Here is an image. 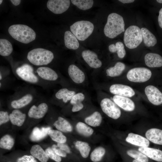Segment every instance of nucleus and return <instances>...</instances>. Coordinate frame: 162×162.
<instances>
[{"label":"nucleus","instance_id":"1","mask_svg":"<svg viewBox=\"0 0 162 162\" xmlns=\"http://www.w3.org/2000/svg\"><path fill=\"white\" fill-rule=\"evenodd\" d=\"M124 22L123 17L113 13L108 16L104 32L105 36L111 38H114L124 31Z\"/></svg>","mask_w":162,"mask_h":162},{"label":"nucleus","instance_id":"2","mask_svg":"<svg viewBox=\"0 0 162 162\" xmlns=\"http://www.w3.org/2000/svg\"><path fill=\"white\" fill-rule=\"evenodd\" d=\"M8 31L15 40L26 44L34 40L36 37L35 32L31 28L24 25H12L9 28Z\"/></svg>","mask_w":162,"mask_h":162},{"label":"nucleus","instance_id":"3","mask_svg":"<svg viewBox=\"0 0 162 162\" xmlns=\"http://www.w3.org/2000/svg\"><path fill=\"white\" fill-rule=\"evenodd\" d=\"M54 57L51 51L41 48L33 49L28 52L27 56L30 62L36 66L48 64L52 61Z\"/></svg>","mask_w":162,"mask_h":162},{"label":"nucleus","instance_id":"4","mask_svg":"<svg viewBox=\"0 0 162 162\" xmlns=\"http://www.w3.org/2000/svg\"><path fill=\"white\" fill-rule=\"evenodd\" d=\"M70 29L71 32L78 40L83 41L92 33L94 26L89 21L81 20L74 23L70 26Z\"/></svg>","mask_w":162,"mask_h":162},{"label":"nucleus","instance_id":"5","mask_svg":"<svg viewBox=\"0 0 162 162\" xmlns=\"http://www.w3.org/2000/svg\"><path fill=\"white\" fill-rule=\"evenodd\" d=\"M143 40L141 29L138 26L132 25L125 31L124 41L125 46L130 49L136 48Z\"/></svg>","mask_w":162,"mask_h":162},{"label":"nucleus","instance_id":"6","mask_svg":"<svg viewBox=\"0 0 162 162\" xmlns=\"http://www.w3.org/2000/svg\"><path fill=\"white\" fill-rule=\"evenodd\" d=\"M151 76V71L148 69L144 67H138L130 70L127 74V77L131 82H143L148 80Z\"/></svg>","mask_w":162,"mask_h":162},{"label":"nucleus","instance_id":"7","mask_svg":"<svg viewBox=\"0 0 162 162\" xmlns=\"http://www.w3.org/2000/svg\"><path fill=\"white\" fill-rule=\"evenodd\" d=\"M102 110L109 117L114 119H117L121 115L120 109L116 104L108 98L103 99L100 103Z\"/></svg>","mask_w":162,"mask_h":162},{"label":"nucleus","instance_id":"8","mask_svg":"<svg viewBox=\"0 0 162 162\" xmlns=\"http://www.w3.org/2000/svg\"><path fill=\"white\" fill-rule=\"evenodd\" d=\"M16 72L17 75L24 81L31 83H36L38 81V79L34 73L33 67L29 64H25L18 67Z\"/></svg>","mask_w":162,"mask_h":162},{"label":"nucleus","instance_id":"9","mask_svg":"<svg viewBox=\"0 0 162 162\" xmlns=\"http://www.w3.org/2000/svg\"><path fill=\"white\" fill-rule=\"evenodd\" d=\"M70 4L69 0H49L47 3V7L53 13L59 14L66 11Z\"/></svg>","mask_w":162,"mask_h":162},{"label":"nucleus","instance_id":"10","mask_svg":"<svg viewBox=\"0 0 162 162\" xmlns=\"http://www.w3.org/2000/svg\"><path fill=\"white\" fill-rule=\"evenodd\" d=\"M145 93L149 101L155 105L162 104V93L156 87L152 85L146 86Z\"/></svg>","mask_w":162,"mask_h":162},{"label":"nucleus","instance_id":"11","mask_svg":"<svg viewBox=\"0 0 162 162\" xmlns=\"http://www.w3.org/2000/svg\"><path fill=\"white\" fill-rule=\"evenodd\" d=\"M110 91L112 94L126 97H131L135 94V92L132 88L121 84L112 85L110 88Z\"/></svg>","mask_w":162,"mask_h":162},{"label":"nucleus","instance_id":"12","mask_svg":"<svg viewBox=\"0 0 162 162\" xmlns=\"http://www.w3.org/2000/svg\"><path fill=\"white\" fill-rule=\"evenodd\" d=\"M82 56L86 62L91 67L97 68L102 65L101 62L98 59L97 54L94 52L89 50L83 51Z\"/></svg>","mask_w":162,"mask_h":162},{"label":"nucleus","instance_id":"13","mask_svg":"<svg viewBox=\"0 0 162 162\" xmlns=\"http://www.w3.org/2000/svg\"><path fill=\"white\" fill-rule=\"evenodd\" d=\"M113 99L116 104L125 111H132L135 109L134 102L128 98L115 95L113 97Z\"/></svg>","mask_w":162,"mask_h":162},{"label":"nucleus","instance_id":"14","mask_svg":"<svg viewBox=\"0 0 162 162\" xmlns=\"http://www.w3.org/2000/svg\"><path fill=\"white\" fill-rule=\"evenodd\" d=\"M48 106L45 103L39 104L38 106L33 105L29 110L28 115L31 118L39 119L43 118L47 111Z\"/></svg>","mask_w":162,"mask_h":162},{"label":"nucleus","instance_id":"15","mask_svg":"<svg viewBox=\"0 0 162 162\" xmlns=\"http://www.w3.org/2000/svg\"><path fill=\"white\" fill-rule=\"evenodd\" d=\"M138 151L149 158L158 162H162V151L148 147H140Z\"/></svg>","mask_w":162,"mask_h":162},{"label":"nucleus","instance_id":"16","mask_svg":"<svg viewBox=\"0 0 162 162\" xmlns=\"http://www.w3.org/2000/svg\"><path fill=\"white\" fill-rule=\"evenodd\" d=\"M68 72L70 77L74 82L80 84L84 81L85 79L84 73L76 65L73 64L70 65Z\"/></svg>","mask_w":162,"mask_h":162},{"label":"nucleus","instance_id":"17","mask_svg":"<svg viewBox=\"0 0 162 162\" xmlns=\"http://www.w3.org/2000/svg\"><path fill=\"white\" fill-rule=\"evenodd\" d=\"M125 140L129 143L140 147H148L149 145V142L147 138L133 133H129Z\"/></svg>","mask_w":162,"mask_h":162},{"label":"nucleus","instance_id":"18","mask_svg":"<svg viewBox=\"0 0 162 162\" xmlns=\"http://www.w3.org/2000/svg\"><path fill=\"white\" fill-rule=\"evenodd\" d=\"M37 72L42 79L48 81H55L58 78L57 73L52 69L47 67H40L37 68Z\"/></svg>","mask_w":162,"mask_h":162},{"label":"nucleus","instance_id":"19","mask_svg":"<svg viewBox=\"0 0 162 162\" xmlns=\"http://www.w3.org/2000/svg\"><path fill=\"white\" fill-rule=\"evenodd\" d=\"M146 65L151 68L160 67L162 66V57L160 55L153 53H148L145 56Z\"/></svg>","mask_w":162,"mask_h":162},{"label":"nucleus","instance_id":"20","mask_svg":"<svg viewBox=\"0 0 162 162\" xmlns=\"http://www.w3.org/2000/svg\"><path fill=\"white\" fill-rule=\"evenodd\" d=\"M146 138L153 143L162 145V130L156 128L148 130L146 133Z\"/></svg>","mask_w":162,"mask_h":162},{"label":"nucleus","instance_id":"21","mask_svg":"<svg viewBox=\"0 0 162 162\" xmlns=\"http://www.w3.org/2000/svg\"><path fill=\"white\" fill-rule=\"evenodd\" d=\"M64 40L66 47L69 49L76 50L79 46V44L75 36L69 31H66L64 34Z\"/></svg>","mask_w":162,"mask_h":162},{"label":"nucleus","instance_id":"22","mask_svg":"<svg viewBox=\"0 0 162 162\" xmlns=\"http://www.w3.org/2000/svg\"><path fill=\"white\" fill-rule=\"evenodd\" d=\"M50 129L51 128L50 127H43L40 128L35 127L33 129L30 135V139L33 141L40 140L48 135V132Z\"/></svg>","mask_w":162,"mask_h":162},{"label":"nucleus","instance_id":"23","mask_svg":"<svg viewBox=\"0 0 162 162\" xmlns=\"http://www.w3.org/2000/svg\"><path fill=\"white\" fill-rule=\"evenodd\" d=\"M30 152L32 156L41 162H47L48 160L49 157L45 151L39 145L32 146Z\"/></svg>","mask_w":162,"mask_h":162},{"label":"nucleus","instance_id":"24","mask_svg":"<svg viewBox=\"0 0 162 162\" xmlns=\"http://www.w3.org/2000/svg\"><path fill=\"white\" fill-rule=\"evenodd\" d=\"M140 29L143 42L146 46L147 47L154 46L157 43L155 36L146 28H142Z\"/></svg>","mask_w":162,"mask_h":162},{"label":"nucleus","instance_id":"25","mask_svg":"<svg viewBox=\"0 0 162 162\" xmlns=\"http://www.w3.org/2000/svg\"><path fill=\"white\" fill-rule=\"evenodd\" d=\"M9 116L11 122L13 124L21 126L25 121L26 115L19 110L15 109L10 114Z\"/></svg>","mask_w":162,"mask_h":162},{"label":"nucleus","instance_id":"26","mask_svg":"<svg viewBox=\"0 0 162 162\" xmlns=\"http://www.w3.org/2000/svg\"><path fill=\"white\" fill-rule=\"evenodd\" d=\"M33 98V96L32 94H27L20 99L13 100L11 103V106L15 109L20 108L29 104Z\"/></svg>","mask_w":162,"mask_h":162},{"label":"nucleus","instance_id":"27","mask_svg":"<svg viewBox=\"0 0 162 162\" xmlns=\"http://www.w3.org/2000/svg\"><path fill=\"white\" fill-rule=\"evenodd\" d=\"M53 125L57 129L64 132H71L73 130L72 127L70 123L61 117L58 118Z\"/></svg>","mask_w":162,"mask_h":162},{"label":"nucleus","instance_id":"28","mask_svg":"<svg viewBox=\"0 0 162 162\" xmlns=\"http://www.w3.org/2000/svg\"><path fill=\"white\" fill-rule=\"evenodd\" d=\"M124 64L121 62H117L113 67H111L106 70L107 75L110 76L114 77L121 75L125 69Z\"/></svg>","mask_w":162,"mask_h":162},{"label":"nucleus","instance_id":"29","mask_svg":"<svg viewBox=\"0 0 162 162\" xmlns=\"http://www.w3.org/2000/svg\"><path fill=\"white\" fill-rule=\"evenodd\" d=\"M102 121L101 115L98 111L94 112L92 115L87 117L85 119V121L87 124L93 127L100 126Z\"/></svg>","mask_w":162,"mask_h":162},{"label":"nucleus","instance_id":"30","mask_svg":"<svg viewBox=\"0 0 162 162\" xmlns=\"http://www.w3.org/2000/svg\"><path fill=\"white\" fill-rule=\"evenodd\" d=\"M13 50L12 46L8 40L4 39H0V55L2 56L10 55Z\"/></svg>","mask_w":162,"mask_h":162},{"label":"nucleus","instance_id":"31","mask_svg":"<svg viewBox=\"0 0 162 162\" xmlns=\"http://www.w3.org/2000/svg\"><path fill=\"white\" fill-rule=\"evenodd\" d=\"M75 94V92L74 91L69 90L66 88H63L56 93L55 96L58 99H62L63 101L66 103L71 100Z\"/></svg>","mask_w":162,"mask_h":162},{"label":"nucleus","instance_id":"32","mask_svg":"<svg viewBox=\"0 0 162 162\" xmlns=\"http://www.w3.org/2000/svg\"><path fill=\"white\" fill-rule=\"evenodd\" d=\"M77 132L81 135L86 137L92 135L93 133V129L86 124L82 122H79L76 125Z\"/></svg>","mask_w":162,"mask_h":162},{"label":"nucleus","instance_id":"33","mask_svg":"<svg viewBox=\"0 0 162 162\" xmlns=\"http://www.w3.org/2000/svg\"><path fill=\"white\" fill-rule=\"evenodd\" d=\"M75 146L83 158H86L88 156L91 150V147L88 143L85 142L78 141L76 142Z\"/></svg>","mask_w":162,"mask_h":162},{"label":"nucleus","instance_id":"34","mask_svg":"<svg viewBox=\"0 0 162 162\" xmlns=\"http://www.w3.org/2000/svg\"><path fill=\"white\" fill-rule=\"evenodd\" d=\"M109 49L111 52H117L118 57L120 58H123L126 54L124 45L121 42H116L115 45L114 44L110 45Z\"/></svg>","mask_w":162,"mask_h":162},{"label":"nucleus","instance_id":"35","mask_svg":"<svg viewBox=\"0 0 162 162\" xmlns=\"http://www.w3.org/2000/svg\"><path fill=\"white\" fill-rule=\"evenodd\" d=\"M48 134L52 140L57 143H64L67 141L66 137L58 130L50 129L49 131Z\"/></svg>","mask_w":162,"mask_h":162},{"label":"nucleus","instance_id":"36","mask_svg":"<svg viewBox=\"0 0 162 162\" xmlns=\"http://www.w3.org/2000/svg\"><path fill=\"white\" fill-rule=\"evenodd\" d=\"M127 154L130 157L142 162H149V158L146 155L136 150L131 149L128 150Z\"/></svg>","mask_w":162,"mask_h":162},{"label":"nucleus","instance_id":"37","mask_svg":"<svg viewBox=\"0 0 162 162\" xmlns=\"http://www.w3.org/2000/svg\"><path fill=\"white\" fill-rule=\"evenodd\" d=\"M105 153V149L103 147H97L92 152L90 156V159L93 162H99L102 159Z\"/></svg>","mask_w":162,"mask_h":162},{"label":"nucleus","instance_id":"38","mask_svg":"<svg viewBox=\"0 0 162 162\" xmlns=\"http://www.w3.org/2000/svg\"><path fill=\"white\" fill-rule=\"evenodd\" d=\"M14 140L9 135H6L1 138L0 140V148L8 150H10L13 146Z\"/></svg>","mask_w":162,"mask_h":162},{"label":"nucleus","instance_id":"39","mask_svg":"<svg viewBox=\"0 0 162 162\" xmlns=\"http://www.w3.org/2000/svg\"><path fill=\"white\" fill-rule=\"evenodd\" d=\"M72 3L76 6L79 9L86 10L91 8L92 6L94 1L92 0H71Z\"/></svg>","mask_w":162,"mask_h":162},{"label":"nucleus","instance_id":"40","mask_svg":"<svg viewBox=\"0 0 162 162\" xmlns=\"http://www.w3.org/2000/svg\"><path fill=\"white\" fill-rule=\"evenodd\" d=\"M49 157L56 162H60L62 159L58 155L52 148L49 147L45 151Z\"/></svg>","mask_w":162,"mask_h":162},{"label":"nucleus","instance_id":"41","mask_svg":"<svg viewBox=\"0 0 162 162\" xmlns=\"http://www.w3.org/2000/svg\"><path fill=\"white\" fill-rule=\"evenodd\" d=\"M85 96L82 93H79L75 94L72 98L70 101V104L73 105L80 103H82L84 99Z\"/></svg>","mask_w":162,"mask_h":162},{"label":"nucleus","instance_id":"42","mask_svg":"<svg viewBox=\"0 0 162 162\" xmlns=\"http://www.w3.org/2000/svg\"><path fill=\"white\" fill-rule=\"evenodd\" d=\"M10 116L8 113L6 111H1L0 112V124L8 122L9 120Z\"/></svg>","mask_w":162,"mask_h":162},{"label":"nucleus","instance_id":"43","mask_svg":"<svg viewBox=\"0 0 162 162\" xmlns=\"http://www.w3.org/2000/svg\"><path fill=\"white\" fill-rule=\"evenodd\" d=\"M17 162H37L32 155H25L20 158Z\"/></svg>","mask_w":162,"mask_h":162},{"label":"nucleus","instance_id":"44","mask_svg":"<svg viewBox=\"0 0 162 162\" xmlns=\"http://www.w3.org/2000/svg\"><path fill=\"white\" fill-rule=\"evenodd\" d=\"M51 148L60 157H65L66 156L67 154L66 152L61 149L56 145H53L52 146Z\"/></svg>","mask_w":162,"mask_h":162},{"label":"nucleus","instance_id":"45","mask_svg":"<svg viewBox=\"0 0 162 162\" xmlns=\"http://www.w3.org/2000/svg\"><path fill=\"white\" fill-rule=\"evenodd\" d=\"M57 146L62 150L68 153H70V149L69 147L66 144L63 143H58Z\"/></svg>","mask_w":162,"mask_h":162},{"label":"nucleus","instance_id":"46","mask_svg":"<svg viewBox=\"0 0 162 162\" xmlns=\"http://www.w3.org/2000/svg\"><path fill=\"white\" fill-rule=\"evenodd\" d=\"M83 105L82 103L76 104L73 105L72 111L74 112L79 111L83 108Z\"/></svg>","mask_w":162,"mask_h":162},{"label":"nucleus","instance_id":"47","mask_svg":"<svg viewBox=\"0 0 162 162\" xmlns=\"http://www.w3.org/2000/svg\"><path fill=\"white\" fill-rule=\"evenodd\" d=\"M158 20L159 26L162 28V8L160 9L159 11Z\"/></svg>","mask_w":162,"mask_h":162},{"label":"nucleus","instance_id":"48","mask_svg":"<svg viewBox=\"0 0 162 162\" xmlns=\"http://www.w3.org/2000/svg\"><path fill=\"white\" fill-rule=\"evenodd\" d=\"M10 1L14 5L17 6L20 4L21 1L20 0H11Z\"/></svg>","mask_w":162,"mask_h":162},{"label":"nucleus","instance_id":"49","mask_svg":"<svg viewBox=\"0 0 162 162\" xmlns=\"http://www.w3.org/2000/svg\"><path fill=\"white\" fill-rule=\"evenodd\" d=\"M118 1L121 2L123 3H132L134 1V0H119Z\"/></svg>","mask_w":162,"mask_h":162},{"label":"nucleus","instance_id":"50","mask_svg":"<svg viewBox=\"0 0 162 162\" xmlns=\"http://www.w3.org/2000/svg\"><path fill=\"white\" fill-rule=\"evenodd\" d=\"M131 162H142L140 161H139L135 159H133L132 160Z\"/></svg>","mask_w":162,"mask_h":162},{"label":"nucleus","instance_id":"51","mask_svg":"<svg viewBox=\"0 0 162 162\" xmlns=\"http://www.w3.org/2000/svg\"><path fill=\"white\" fill-rule=\"evenodd\" d=\"M157 2L160 3H162V0H157Z\"/></svg>","mask_w":162,"mask_h":162},{"label":"nucleus","instance_id":"52","mask_svg":"<svg viewBox=\"0 0 162 162\" xmlns=\"http://www.w3.org/2000/svg\"><path fill=\"white\" fill-rule=\"evenodd\" d=\"M2 79V76L1 75V73H0V80H1Z\"/></svg>","mask_w":162,"mask_h":162},{"label":"nucleus","instance_id":"53","mask_svg":"<svg viewBox=\"0 0 162 162\" xmlns=\"http://www.w3.org/2000/svg\"><path fill=\"white\" fill-rule=\"evenodd\" d=\"M3 2V0H0V4H1L2 3V2Z\"/></svg>","mask_w":162,"mask_h":162},{"label":"nucleus","instance_id":"54","mask_svg":"<svg viewBox=\"0 0 162 162\" xmlns=\"http://www.w3.org/2000/svg\"><path fill=\"white\" fill-rule=\"evenodd\" d=\"M0 87H1V83H0Z\"/></svg>","mask_w":162,"mask_h":162}]
</instances>
